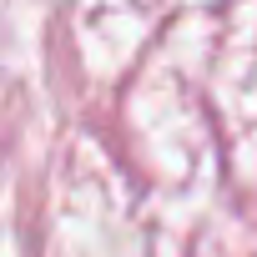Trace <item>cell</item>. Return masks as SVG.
Returning <instances> with one entry per match:
<instances>
[]
</instances>
